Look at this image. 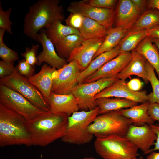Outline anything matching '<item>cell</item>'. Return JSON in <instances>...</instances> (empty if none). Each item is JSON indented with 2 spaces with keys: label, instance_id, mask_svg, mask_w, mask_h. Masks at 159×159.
<instances>
[{
  "label": "cell",
  "instance_id": "obj_44",
  "mask_svg": "<svg viewBox=\"0 0 159 159\" xmlns=\"http://www.w3.org/2000/svg\"><path fill=\"white\" fill-rule=\"evenodd\" d=\"M147 5L153 9H157L159 10V0H150L147 1Z\"/></svg>",
  "mask_w": 159,
  "mask_h": 159
},
{
  "label": "cell",
  "instance_id": "obj_16",
  "mask_svg": "<svg viewBox=\"0 0 159 159\" xmlns=\"http://www.w3.org/2000/svg\"><path fill=\"white\" fill-rule=\"evenodd\" d=\"M130 140L144 154L149 150L156 140L157 135L150 126L146 124L138 126H130L125 137Z\"/></svg>",
  "mask_w": 159,
  "mask_h": 159
},
{
  "label": "cell",
  "instance_id": "obj_47",
  "mask_svg": "<svg viewBox=\"0 0 159 159\" xmlns=\"http://www.w3.org/2000/svg\"><path fill=\"white\" fill-rule=\"evenodd\" d=\"M83 159H96L92 157H85L83 158Z\"/></svg>",
  "mask_w": 159,
  "mask_h": 159
},
{
  "label": "cell",
  "instance_id": "obj_17",
  "mask_svg": "<svg viewBox=\"0 0 159 159\" xmlns=\"http://www.w3.org/2000/svg\"><path fill=\"white\" fill-rule=\"evenodd\" d=\"M116 27L129 30L141 13L131 0H119L115 9Z\"/></svg>",
  "mask_w": 159,
  "mask_h": 159
},
{
  "label": "cell",
  "instance_id": "obj_19",
  "mask_svg": "<svg viewBox=\"0 0 159 159\" xmlns=\"http://www.w3.org/2000/svg\"><path fill=\"white\" fill-rule=\"evenodd\" d=\"M131 53V58L130 62L117 75V78L125 80L132 75H136L141 77L145 83H148L149 81L145 67L146 59L134 50Z\"/></svg>",
  "mask_w": 159,
  "mask_h": 159
},
{
  "label": "cell",
  "instance_id": "obj_34",
  "mask_svg": "<svg viewBox=\"0 0 159 159\" xmlns=\"http://www.w3.org/2000/svg\"><path fill=\"white\" fill-rule=\"evenodd\" d=\"M16 68L20 75L26 78H28L34 75V66L29 64L24 59L18 61Z\"/></svg>",
  "mask_w": 159,
  "mask_h": 159
},
{
  "label": "cell",
  "instance_id": "obj_3",
  "mask_svg": "<svg viewBox=\"0 0 159 159\" xmlns=\"http://www.w3.org/2000/svg\"><path fill=\"white\" fill-rule=\"evenodd\" d=\"M22 116L0 104V146L33 145Z\"/></svg>",
  "mask_w": 159,
  "mask_h": 159
},
{
  "label": "cell",
  "instance_id": "obj_11",
  "mask_svg": "<svg viewBox=\"0 0 159 159\" xmlns=\"http://www.w3.org/2000/svg\"><path fill=\"white\" fill-rule=\"evenodd\" d=\"M70 13L80 14L92 19L109 29L115 21V9L97 7L90 5L85 0L72 2L67 8Z\"/></svg>",
  "mask_w": 159,
  "mask_h": 159
},
{
  "label": "cell",
  "instance_id": "obj_27",
  "mask_svg": "<svg viewBox=\"0 0 159 159\" xmlns=\"http://www.w3.org/2000/svg\"><path fill=\"white\" fill-rule=\"evenodd\" d=\"M84 40L80 34L68 35L55 44L57 54L62 58L67 60L73 51L78 47Z\"/></svg>",
  "mask_w": 159,
  "mask_h": 159
},
{
  "label": "cell",
  "instance_id": "obj_22",
  "mask_svg": "<svg viewBox=\"0 0 159 159\" xmlns=\"http://www.w3.org/2000/svg\"><path fill=\"white\" fill-rule=\"evenodd\" d=\"M119 45L113 49L103 53L92 60L88 67L80 72L77 79L78 84L82 83L85 80L91 75L105 64L117 56L120 53Z\"/></svg>",
  "mask_w": 159,
  "mask_h": 159
},
{
  "label": "cell",
  "instance_id": "obj_28",
  "mask_svg": "<svg viewBox=\"0 0 159 159\" xmlns=\"http://www.w3.org/2000/svg\"><path fill=\"white\" fill-rule=\"evenodd\" d=\"M108 29L96 21L84 16L82 24L79 31L85 40L105 37Z\"/></svg>",
  "mask_w": 159,
  "mask_h": 159
},
{
  "label": "cell",
  "instance_id": "obj_33",
  "mask_svg": "<svg viewBox=\"0 0 159 159\" xmlns=\"http://www.w3.org/2000/svg\"><path fill=\"white\" fill-rule=\"evenodd\" d=\"M12 9V8L10 7L7 10L4 11L0 2V29H5L11 34H13L11 26L13 23L10 20L9 17Z\"/></svg>",
  "mask_w": 159,
  "mask_h": 159
},
{
  "label": "cell",
  "instance_id": "obj_25",
  "mask_svg": "<svg viewBox=\"0 0 159 159\" xmlns=\"http://www.w3.org/2000/svg\"><path fill=\"white\" fill-rule=\"evenodd\" d=\"M95 101L99 108V114L129 108L138 105V103L130 100L117 97L100 98L95 99Z\"/></svg>",
  "mask_w": 159,
  "mask_h": 159
},
{
  "label": "cell",
  "instance_id": "obj_42",
  "mask_svg": "<svg viewBox=\"0 0 159 159\" xmlns=\"http://www.w3.org/2000/svg\"><path fill=\"white\" fill-rule=\"evenodd\" d=\"M146 30L147 36L159 39V26L146 29Z\"/></svg>",
  "mask_w": 159,
  "mask_h": 159
},
{
  "label": "cell",
  "instance_id": "obj_49",
  "mask_svg": "<svg viewBox=\"0 0 159 159\" xmlns=\"http://www.w3.org/2000/svg\"><path fill=\"white\" fill-rule=\"evenodd\" d=\"M138 159V158H135V159Z\"/></svg>",
  "mask_w": 159,
  "mask_h": 159
},
{
  "label": "cell",
  "instance_id": "obj_38",
  "mask_svg": "<svg viewBox=\"0 0 159 159\" xmlns=\"http://www.w3.org/2000/svg\"><path fill=\"white\" fill-rule=\"evenodd\" d=\"M14 61L6 62L0 60V78L10 76L13 73L15 68L14 66Z\"/></svg>",
  "mask_w": 159,
  "mask_h": 159
},
{
  "label": "cell",
  "instance_id": "obj_41",
  "mask_svg": "<svg viewBox=\"0 0 159 159\" xmlns=\"http://www.w3.org/2000/svg\"><path fill=\"white\" fill-rule=\"evenodd\" d=\"M150 125L155 133L157 135V138L154 144V147L153 149H150L145 154L150 153L156 150H159V125L153 124Z\"/></svg>",
  "mask_w": 159,
  "mask_h": 159
},
{
  "label": "cell",
  "instance_id": "obj_6",
  "mask_svg": "<svg viewBox=\"0 0 159 159\" xmlns=\"http://www.w3.org/2000/svg\"><path fill=\"white\" fill-rule=\"evenodd\" d=\"M94 146L103 159H134L138 155V148L125 137L112 135L96 138Z\"/></svg>",
  "mask_w": 159,
  "mask_h": 159
},
{
  "label": "cell",
  "instance_id": "obj_7",
  "mask_svg": "<svg viewBox=\"0 0 159 159\" xmlns=\"http://www.w3.org/2000/svg\"><path fill=\"white\" fill-rule=\"evenodd\" d=\"M0 84L19 93L42 111H50V107L41 92L27 78L20 75L16 67L11 75L0 78Z\"/></svg>",
  "mask_w": 159,
  "mask_h": 159
},
{
  "label": "cell",
  "instance_id": "obj_13",
  "mask_svg": "<svg viewBox=\"0 0 159 159\" xmlns=\"http://www.w3.org/2000/svg\"><path fill=\"white\" fill-rule=\"evenodd\" d=\"M105 36L84 40L81 45L71 53L67 62L76 61L81 72L83 71L92 60L95 54L102 44Z\"/></svg>",
  "mask_w": 159,
  "mask_h": 159
},
{
  "label": "cell",
  "instance_id": "obj_45",
  "mask_svg": "<svg viewBox=\"0 0 159 159\" xmlns=\"http://www.w3.org/2000/svg\"><path fill=\"white\" fill-rule=\"evenodd\" d=\"M147 159H159V152L154 151L150 153L147 156Z\"/></svg>",
  "mask_w": 159,
  "mask_h": 159
},
{
  "label": "cell",
  "instance_id": "obj_26",
  "mask_svg": "<svg viewBox=\"0 0 159 159\" xmlns=\"http://www.w3.org/2000/svg\"><path fill=\"white\" fill-rule=\"evenodd\" d=\"M128 30L120 27H112L109 29L102 44L92 60L100 54L110 50L118 45Z\"/></svg>",
  "mask_w": 159,
  "mask_h": 159
},
{
  "label": "cell",
  "instance_id": "obj_23",
  "mask_svg": "<svg viewBox=\"0 0 159 159\" xmlns=\"http://www.w3.org/2000/svg\"><path fill=\"white\" fill-rule=\"evenodd\" d=\"M150 37L147 36L134 49L142 55L154 68L159 78V52Z\"/></svg>",
  "mask_w": 159,
  "mask_h": 159
},
{
  "label": "cell",
  "instance_id": "obj_12",
  "mask_svg": "<svg viewBox=\"0 0 159 159\" xmlns=\"http://www.w3.org/2000/svg\"><path fill=\"white\" fill-rule=\"evenodd\" d=\"M114 97L126 99L138 103L148 101V95L145 91H134L129 89L125 80L118 79L110 86L97 94L94 99Z\"/></svg>",
  "mask_w": 159,
  "mask_h": 159
},
{
  "label": "cell",
  "instance_id": "obj_29",
  "mask_svg": "<svg viewBox=\"0 0 159 159\" xmlns=\"http://www.w3.org/2000/svg\"><path fill=\"white\" fill-rule=\"evenodd\" d=\"M147 37L146 29H130L118 45L120 51L125 52L132 51Z\"/></svg>",
  "mask_w": 159,
  "mask_h": 159
},
{
  "label": "cell",
  "instance_id": "obj_15",
  "mask_svg": "<svg viewBox=\"0 0 159 159\" xmlns=\"http://www.w3.org/2000/svg\"><path fill=\"white\" fill-rule=\"evenodd\" d=\"M37 41L42 45L43 49L37 57V65L40 66L43 62L57 69L67 64V61L60 57L56 52L54 44L47 37L45 29L40 30L36 35Z\"/></svg>",
  "mask_w": 159,
  "mask_h": 159
},
{
  "label": "cell",
  "instance_id": "obj_1",
  "mask_svg": "<svg viewBox=\"0 0 159 159\" xmlns=\"http://www.w3.org/2000/svg\"><path fill=\"white\" fill-rule=\"evenodd\" d=\"M68 116L62 113L45 112L27 121L26 125L32 145L45 147L65 135Z\"/></svg>",
  "mask_w": 159,
  "mask_h": 159
},
{
  "label": "cell",
  "instance_id": "obj_48",
  "mask_svg": "<svg viewBox=\"0 0 159 159\" xmlns=\"http://www.w3.org/2000/svg\"><path fill=\"white\" fill-rule=\"evenodd\" d=\"M41 159H42V155H41Z\"/></svg>",
  "mask_w": 159,
  "mask_h": 159
},
{
  "label": "cell",
  "instance_id": "obj_40",
  "mask_svg": "<svg viewBox=\"0 0 159 159\" xmlns=\"http://www.w3.org/2000/svg\"><path fill=\"white\" fill-rule=\"evenodd\" d=\"M127 83L129 89L135 92L139 91L143 84L140 80L138 78L132 79Z\"/></svg>",
  "mask_w": 159,
  "mask_h": 159
},
{
  "label": "cell",
  "instance_id": "obj_43",
  "mask_svg": "<svg viewBox=\"0 0 159 159\" xmlns=\"http://www.w3.org/2000/svg\"><path fill=\"white\" fill-rule=\"evenodd\" d=\"M133 4L142 13L144 11L145 8L147 5V1L143 0H131Z\"/></svg>",
  "mask_w": 159,
  "mask_h": 159
},
{
  "label": "cell",
  "instance_id": "obj_5",
  "mask_svg": "<svg viewBox=\"0 0 159 159\" xmlns=\"http://www.w3.org/2000/svg\"><path fill=\"white\" fill-rule=\"evenodd\" d=\"M132 124L119 110L112 111L97 116L88 127L87 131L96 138L112 135L124 137Z\"/></svg>",
  "mask_w": 159,
  "mask_h": 159
},
{
  "label": "cell",
  "instance_id": "obj_30",
  "mask_svg": "<svg viewBox=\"0 0 159 159\" xmlns=\"http://www.w3.org/2000/svg\"><path fill=\"white\" fill-rule=\"evenodd\" d=\"M159 26V11L148 9L140 16L131 29H148Z\"/></svg>",
  "mask_w": 159,
  "mask_h": 159
},
{
  "label": "cell",
  "instance_id": "obj_18",
  "mask_svg": "<svg viewBox=\"0 0 159 159\" xmlns=\"http://www.w3.org/2000/svg\"><path fill=\"white\" fill-rule=\"evenodd\" d=\"M47 102L51 112L64 113L68 116L79 110L77 100L71 93L59 94L51 92Z\"/></svg>",
  "mask_w": 159,
  "mask_h": 159
},
{
  "label": "cell",
  "instance_id": "obj_39",
  "mask_svg": "<svg viewBox=\"0 0 159 159\" xmlns=\"http://www.w3.org/2000/svg\"><path fill=\"white\" fill-rule=\"evenodd\" d=\"M148 113L154 121L159 123V104L156 103H150L148 106Z\"/></svg>",
  "mask_w": 159,
  "mask_h": 159
},
{
  "label": "cell",
  "instance_id": "obj_36",
  "mask_svg": "<svg viewBox=\"0 0 159 159\" xmlns=\"http://www.w3.org/2000/svg\"><path fill=\"white\" fill-rule=\"evenodd\" d=\"M84 16L76 13H71L65 20L66 25L79 31L83 23Z\"/></svg>",
  "mask_w": 159,
  "mask_h": 159
},
{
  "label": "cell",
  "instance_id": "obj_20",
  "mask_svg": "<svg viewBox=\"0 0 159 159\" xmlns=\"http://www.w3.org/2000/svg\"><path fill=\"white\" fill-rule=\"evenodd\" d=\"M56 69L44 63L38 73L28 78L40 91L47 102L52 92L53 74Z\"/></svg>",
  "mask_w": 159,
  "mask_h": 159
},
{
  "label": "cell",
  "instance_id": "obj_24",
  "mask_svg": "<svg viewBox=\"0 0 159 159\" xmlns=\"http://www.w3.org/2000/svg\"><path fill=\"white\" fill-rule=\"evenodd\" d=\"M60 20H56L45 28L47 37L54 45L66 36L73 34H80L79 30L62 24Z\"/></svg>",
  "mask_w": 159,
  "mask_h": 159
},
{
  "label": "cell",
  "instance_id": "obj_4",
  "mask_svg": "<svg viewBox=\"0 0 159 159\" xmlns=\"http://www.w3.org/2000/svg\"><path fill=\"white\" fill-rule=\"evenodd\" d=\"M98 107L90 110L77 111L68 116L67 128L61 138L63 142L81 145L91 142L94 136L88 132L89 125L99 114Z\"/></svg>",
  "mask_w": 159,
  "mask_h": 159
},
{
  "label": "cell",
  "instance_id": "obj_8",
  "mask_svg": "<svg viewBox=\"0 0 159 159\" xmlns=\"http://www.w3.org/2000/svg\"><path fill=\"white\" fill-rule=\"evenodd\" d=\"M0 104L22 116L27 121L44 112L19 93L0 84Z\"/></svg>",
  "mask_w": 159,
  "mask_h": 159
},
{
  "label": "cell",
  "instance_id": "obj_32",
  "mask_svg": "<svg viewBox=\"0 0 159 159\" xmlns=\"http://www.w3.org/2000/svg\"><path fill=\"white\" fill-rule=\"evenodd\" d=\"M5 31L0 29V57L4 62H15L18 59L19 55L16 52L9 48L4 43L3 37Z\"/></svg>",
  "mask_w": 159,
  "mask_h": 159
},
{
  "label": "cell",
  "instance_id": "obj_10",
  "mask_svg": "<svg viewBox=\"0 0 159 159\" xmlns=\"http://www.w3.org/2000/svg\"><path fill=\"white\" fill-rule=\"evenodd\" d=\"M81 72L75 61L69 62L60 69H56L52 75V92L59 94L71 93L78 84L77 79Z\"/></svg>",
  "mask_w": 159,
  "mask_h": 159
},
{
  "label": "cell",
  "instance_id": "obj_14",
  "mask_svg": "<svg viewBox=\"0 0 159 159\" xmlns=\"http://www.w3.org/2000/svg\"><path fill=\"white\" fill-rule=\"evenodd\" d=\"M131 53L121 51L116 57L105 64L95 73L86 78L82 83L95 81L102 78L117 77L130 62Z\"/></svg>",
  "mask_w": 159,
  "mask_h": 159
},
{
  "label": "cell",
  "instance_id": "obj_46",
  "mask_svg": "<svg viewBox=\"0 0 159 159\" xmlns=\"http://www.w3.org/2000/svg\"><path fill=\"white\" fill-rule=\"evenodd\" d=\"M152 42L158 48L159 52V39L150 38Z\"/></svg>",
  "mask_w": 159,
  "mask_h": 159
},
{
  "label": "cell",
  "instance_id": "obj_31",
  "mask_svg": "<svg viewBox=\"0 0 159 159\" xmlns=\"http://www.w3.org/2000/svg\"><path fill=\"white\" fill-rule=\"evenodd\" d=\"M145 67L148 78L153 90L152 92L148 95V101L150 103L159 104V80L156 76L154 68L146 60Z\"/></svg>",
  "mask_w": 159,
  "mask_h": 159
},
{
  "label": "cell",
  "instance_id": "obj_35",
  "mask_svg": "<svg viewBox=\"0 0 159 159\" xmlns=\"http://www.w3.org/2000/svg\"><path fill=\"white\" fill-rule=\"evenodd\" d=\"M39 48L38 44L33 45L30 47H26L25 51L21 53V56L27 62L32 66L37 64V54Z\"/></svg>",
  "mask_w": 159,
  "mask_h": 159
},
{
  "label": "cell",
  "instance_id": "obj_9",
  "mask_svg": "<svg viewBox=\"0 0 159 159\" xmlns=\"http://www.w3.org/2000/svg\"><path fill=\"white\" fill-rule=\"evenodd\" d=\"M117 79V77L102 78L91 82L78 84L71 93L77 100L79 110L89 111L96 108L95 96L112 85Z\"/></svg>",
  "mask_w": 159,
  "mask_h": 159
},
{
  "label": "cell",
  "instance_id": "obj_21",
  "mask_svg": "<svg viewBox=\"0 0 159 159\" xmlns=\"http://www.w3.org/2000/svg\"><path fill=\"white\" fill-rule=\"evenodd\" d=\"M150 102L148 101L132 107L119 110L121 114L130 119L132 124L141 126L147 124H153L155 122L149 116L148 110Z\"/></svg>",
  "mask_w": 159,
  "mask_h": 159
},
{
  "label": "cell",
  "instance_id": "obj_2",
  "mask_svg": "<svg viewBox=\"0 0 159 159\" xmlns=\"http://www.w3.org/2000/svg\"><path fill=\"white\" fill-rule=\"evenodd\" d=\"M59 0H39L29 6L24 20L23 33L37 41L39 31L54 21L64 20V10Z\"/></svg>",
  "mask_w": 159,
  "mask_h": 159
},
{
  "label": "cell",
  "instance_id": "obj_37",
  "mask_svg": "<svg viewBox=\"0 0 159 159\" xmlns=\"http://www.w3.org/2000/svg\"><path fill=\"white\" fill-rule=\"evenodd\" d=\"M90 5L97 7L114 9L117 2L116 0H85Z\"/></svg>",
  "mask_w": 159,
  "mask_h": 159
}]
</instances>
